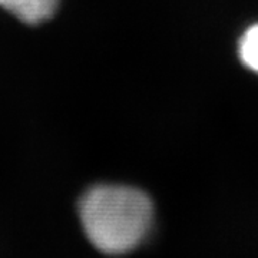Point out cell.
<instances>
[{
    "label": "cell",
    "instance_id": "6da1fadb",
    "mask_svg": "<svg viewBox=\"0 0 258 258\" xmlns=\"http://www.w3.org/2000/svg\"><path fill=\"white\" fill-rule=\"evenodd\" d=\"M79 218L93 247L103 254H128L145 240L154 220L147 194L125 185H96L79 201Z\"/></svg>",
    "mask_w": 258,
    "mask_h": 258
},
{
    "label": "cell",
    "instance_id": "7a4b0ae2",
    "mask_svg": "<svg viewBox=\"0 0 258 258\" xmlns=\"http://www.w3.org/2000/svg\"><path fill=\"white\" fill-rule=\"evenodd\" d=\"M60 0H0V8L26 25H40L56 13Z\"/></svg>",
    "mask_w": 258,
    "mask_h": 258
},
{
    "label": "cell",
    "instance_id": "3957f363",
    "mask_svg": "<svg viewBox=\"0 0 258 258\" xmlns=\"http://www.w3.org/2000/svg\"><path fill=\"white\" fill-rule=\"evenodd\" d=\"M240 55L242 62L258 74V25L244 33L241 39Z\"/></svg>",
    "mask_w": 258,
    "mask_h": 258
}]
</instances>
